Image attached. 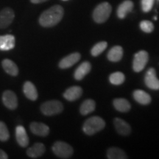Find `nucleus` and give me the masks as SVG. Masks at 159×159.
Instances as JSON below:
<instances>
[{
    "label": "nucleus",
    "instance_id": "23",
    "mask_svg": "<svg viewBox=\"0 0 159 159\" xmlns=\"http://www.w3.org/2000/svg\"><path fill=\"white\" fill-rule=\"evenodd\" d=\"M123 49L120 46L112 47L107 55V57L111 62H118L123 57Z\"/></svg>",
    "mask_w": 159,
    "mask_h": 159
},
{
    "label": "nucleus",
    "instance_id": "35",
    "mask_svg": "<svg viewBox=\"0 0 159 159\" xmlns=\"http://www.w3.org/2000/svg\"><path fill=\"white\" fill-rule=\"evenodd\" d=\"M157 1H158V2H159V0H157Z\"/></svg>",
    "mask_w": 159,
    "mask_h": 159
},
{
    "label": "nucleus",
    "instance_id": "10",
    "mask_svg": "<svg viewBox=\"0 0 159 159\" xmlns=\"http://www.w3.org/2000/svg\"><path fill=\"white\" fill-rule=\"evenodd\" d=\"M81 58V55L79 52H74L63 57L59 62V67L61 69H68L77 63Z\"/></svg>",
    "mask_w": 159,
    "mask_h": 159
},
{
    "label": "nucleus",
    "instance_id": "17",
    "mask_svg": "<svg viewBox=\"0 0 159 159\" xmlns=\"http://www.w3.org/2000/svg\"><path fill=\"white\" fill-rule=\"evenodd\" d=\"M133 8H134V2L130 0H125L119 5L117 8V16L121 19H125L128 13L133 11Z\"/></svg>",
    "mask_w": 159,
    "mask_h": 159
},
{
    "label": "nucleus",
    "instance_id": "2",
    "mask_svg": "<svg viewBox=\"0 0 159 159\" xmlns=\"http://www.w3.org/2000/svg\"><path fill=\"white\" fill-rule=\"evenodd\" d=\"M105 127L104 119L99 116H91L85 121L83 125V131L88 136H92L103 130Z\"/></svg>",
    "mask_w": 159,
    "mask_h": 159
},
{
    "label": "nucleus",
    "instance_id": "8",
    "mask_svg": "<svg viewBox=\"0 0 159 159\" xmlns=\"http://www.w3.org/2000/svg\"><path fill=\"white\" fill-rule=\"evenodd\" d=\"M14 17V12L10 7H5L2 10L0 11V28L5 29L11 25Z\"/></svg>",
    "mask_w": 159,
    "mask_h": 159
},
{
    "label": "nucleus",
    "instance_id": "21",
    "mask_svg": "<svg viewBox=\"0 0 159 159\" xmlns=\"http://www.w3.org/2000/svg\"><path fill=\"white\" fill-rule=\"evenodd\" d=\"M2 68L6 73L11 76H17L19 74V68L13 61L9 59L3 60L2 62Z\"/></svg>",
    "mask_w": 159,
    "mask_h": 159
},
{
    "label": "nucleus",
    "instance_id": "22",
    "mask_svg": "<svg viewBox=\"0 0 159 159\" xmlns=\"http://www.w3.org/2000/svg\"><path fill=\"white\" fill-rule=\"evenodd\" d=\"M113 105L116 111L122 113L128 112L130 110L131 105L128 100L124 98H116L113 101Z\"/></svg>",
    "mask_w": 159,
    "mask_h": 159
},
{
    "label": "nucleus",
    "instance_id": "13",
    "mask_svg": "<svg viewBox=\"0 0 159 159\" xmlns=\"http://www.w3.org/2000/svg\"><path fill=\"white\" fill-rule=\"evenodd\" d=\"M114 124L117 133L119 134L122 135V136H128L131 133V130H132L130 125L122 119L115 118L114 120Z\"/></svg>",
    "mask_w": 159,
    "mask_h": 159
},
{
    "label": "nucleus",
    "instance_id": "20",
    "mask_svg": "<svg viewBox=\"0 0 159 159\" xmlns=\"http://www.w3.org/2000/svg\"><path fill=\"white\" fill-rule=\"evenodd\" d=\"M133 97L135 100L141 105H149L152 101L150 95L143 90H135L133 93Z\"/></svg>",
    "mask_w": 159,
    "mask_h": 159
},
{
    "label": "nucleus",
    "instance_id": "29",
    "mask_svg": "<svg viewBox=\"0 0 159 159\" xmlns=\"http://www.w3.org/2000/svg\"><path fill=\"white\" fill-rule=\"evenodd\" d=\"M140 28L146 33H150L154 30V25L148 20H143L140 22Z\"/></svg>",
    "mask_w": 159,
    "mask_h": 159
},
{
    "label": "nucleus",
    "instance_id": "4",
    "mask_svg": "<svg viewBox=\"0 0 159 159\" xmlns=\"http://www.w3.org/2000/svg\"><path fill=\"white\" fill-rule=\"evenodd\" d=\"M63 111L62 102L58 100H49L41 105V113L45 116H53L61 114Z\"/></svg>",
    "mask_w": 159,
    "mask_h": 159
},
{
    "label": "nucleus",
    "instance_id": "1",
    "mask_svg": "<svg viewBox=\"0 0 159 159\" xmlns=\"http://www.w3.org/2000/svg\"><path fill=\"white\" fill-rule=\"evenodd\" d=\"M64 11L61 5H54L43 11L39 17V24L43 27H52L63 19Z\"/></svg>",
    "mask_w": 159,
    "mask_h": 159
},
{
    "label": "nucleus",
    "instance_id": "25",
    "mask_svg": "<svg viewBox=\"0 0 159 159\" xmlns=\"http://www.w3.org/2000/svg\"><path fill=\"white\" fill-rule=\"evenodd\" d=\"M107 158L108 159H127L128 156L122 149L111 148L107 151Z\"/></svg>",
    "mask_w": 159,
    "mask_h": 159
},
{
    "label": "nucleus",
    "instance_id": "30",
    "mask_svg": "<svg viewBox=\"0 0 159 159\" xmlns=\"http://www.w3.org/2000/svg\"><path fill=\"white\" fill-rule=\"evenodd\" d=\"M155 0H141L142 10L144 13H148L153 7Z\"/></svg>",
    "mask_w": 159,
    "mask_h": 159
},
{
    "label": "nucleus",
    "instance_id": "18",
    "mask_svg": "<svg viewBox=\"0 0 159 159\" xmlns=\"http://www.w3.org/2000/svg\"><path fill=\"white\" fill-rule=\"evenodd\" d=\"M24 94L27 99L35 101L38 99V91L35 85L30 81H26L23 86Z\"/></svg>",
    "mask_w": 159,
    "mask_h": 159
},
{
    "label": "nucleus",
    "instance_id": "7",
    "mask_svg": "<svg viewBox=\"0 0 159 159\" xmlns=\"http://www.w3.org/2000/svg\"><path fill=\"white\" fill-rule=\"evenodd\" d=\"M144 83L146 86L152 90H159V80L156 76V69L151 67L147 71L144 76Z\"/></svg>",
    "mask_w": 159,
    "mask_h": 159
},
{
    "label": "nucleus",
    "instance_id": "27",
    "mask_svg": "<svg viewBox=\"0 0 159 159\" xmlns=\"http://www.w3.org/2000/svg\"><path fill=\"white\" fill-rule=\"evenodd\" d=\"M107 47H108V43L106 41H100L96 43L91 50V55L94 57L98 56L106 49Z\"/></svg>",
    "mask_w": 159,
    "mask_h": 159
},
{
    "label": "nucleus",
    "instance_id": "12",
    "mask_svg": "<svg viewBox=\"0 0 159 159\" xmlns=\"http://www.w3.org/2000/svg\"><path fill=\"white\" fill-rule=\"evenodd\" d=\"M30 128L31 132L33 133V134L39 136L45 137L48 136L49 134V127L47 126V125L41 122H32L30 125Z\"/></svg>",
    "mask_w": 159,
    "mask_h": 159
},
{
    "label": "nucleus",
    "instance_id": "31",
    "mask_svg": "<svg viewBox=\"0 0 159 159\" xmlns=\"http://www.w3.org/2000/svg\"><path fill=\"white\" fill-rule=\"evenodd\" d=\"M8 158V156L5 151L1 150L0 149V159H7Z\"/></svg>",
    "mask_w": 159,
    "mask_h": 159
},
{
    "label": "nucleus",
    "instance_id": "19",
    "mask_svg": "<svg viewBox=\"0 0 159 159\" xmlns=\"http://www.w3.org/2000/svg\"><path fill=\"white\" fill-rule=\"evenodd\" d=\"M46 148L42 143H35L31 148L27 149V154L32 158H36L41 156L45 152Z\"/></svg>",
    "mask_w": 159,
    "mask_h": 159
},
{
    "label": "nucleus",
    "instance_id": "33",
    "mask_svg": "<svg viewBox=\"0 0 159 159\" xmlns=\"http://www.w3.org/2000/svg\"><path fill=\"white\" fill-rule=\"evenodd\" d=\"M154 19L155 20H157V17L156 16H154Z\"/></svg>",
    "mask_w": 159,
    "mask_h": 159
},
{
    "label": "nucleus",
    "instance_id": "15",
    "mask_svg": "<svg viewBox=\"0 0 159 159\" xmlns=\"http://www.w3.org/2000/svg\"><path fill=\"white\" fill-rule=\"evenodd\" d=\"M16 139L20 146L26 148L29 144V138L25 128L21 125H19L16 128Z\"/></svg>",
    "mask_w": 159,
    "mask_h": 159
},
{
    "label": "nucleus",
    "instance_id": "14",
    "mask_svg": "<svg viewBox=\"0 0 159 159\" xmlns=\"http://www.w3.org/2000/svg\"><path fill=\"white\" fill-rule=\"evenodd\" d=\"M15 44L16 39L13 35H0V50H11L14 48Z\"/></svg>",
    "mask_w": 159,
    "mask_h": 159
},
{
    "label": "nucleus",
    "instance_id": "9",
    "mask_svg": "<svg viewBox=\"0 0 159 159\" xmlns=\"http://www.w3.org/2000/svg\"><path fill=\"white\" fill-rule=\"evenodd\" d=\"M2 102L6 108L10 110H15L18 107V99L13 91L7 90L2 94Z\"/></svg>",
    "mask_w": 159,
    "mask_h": 159
},
{
    "label": "nucleus",
    "instance_id": "11",
    "mask_svg": "<svg viewBox=\"0 0 159 159\" xmlns=\"http://www.w3.org/2000/svg\"><path fill=\"white\" fill-rule=\"evenodd\" d=\"M82 88L78 85H74V86H71L65 91V92L63 93V97L69 102H73V101L78 99L82 96Z\"/></svg>",
    "mask_w": 159,
    "mask_h": 159
},
{
    "label": "nucleus",
    "instance_id": "6",
    "mask_svg": "<svg viewBox=\"0 0 159 159\" xmlns=\"http://www.w3.org/2000/svg\"><path fill=\"white\" fill-rule=\"evenodd\" d=\"M149 61V54L147 51L141 50L136 53L133 61V69L136 72H140L144 67Z\"/></svg>",
    "mask_w": 159,
    "mask_h": 159
},
{
    "label": "nucleus",
    "instance_id": "32",
    "mask_svg": "<svg viewBox=\"0 0 159 159\" xmlns=\"http://www.w3.org/2000/svg\"><path fill=\"white\" fill-rule=\"evenodd\" d=\"M48 1V0H30V2L33 4H39V3H42V2H45Z\"/></svg>",
    "mask_w": 159,
    "mask_h": 159
},
{
    "label": "nucleus",
    "instance_id": "34",
    "mask_svg": "<svg viewBox=\"0 0 159 159\" xmlns=\"http://www.w3.org/2000/svg\"><path fill=\"white\" fill-rule=\"evenodd\" d=\"M63 1H67V0H63Z\"/></svg>",
    "mask_w": 159,
    "mask_h": 159
},
{
    "label": "nucleus",
    "instance_id": "5",
    "mask_svg": "<svg viewBox=\"0 0 159 159\" xmlns=\"http://www.w3.org/2000/svg\"><path fill=\"white\" fill-rule=\"evenodd\" d=\"M55 156L61 158H69L73 155L74 150L70 144L64 142H56L52 148Z\"/></svg>",
    "mask_w": 159,
    "mask_h": 159
},
{
    "label": "nucleus",
    "instance_id": "24",
    "mask_svg": "<svg viewBox=\"0 0 159 159\" xmlns=\"http://www.w3.org/2000/svg\"><path fill=\"white\" fill-rule=\"evenodd\" d=\"M96 108V102L93 99H89L85 100L82 104H81L80 107V113L83 116L85 115H88L91 113H92L93 111Z\"/></svg>",
    "mask_w": 159,
    "mask_h": 159
},
{
    "label": "nucleus",
    "instance_id": "28",
    "mask_svg": "<svg viewBox=\"0 0 159 159\" xmlns=\"http://www.w3.org/2000/svg\"><path fill=\"white\" fill-rule=\"evenodd\" d=\"M10 139V133L6 125L0 121V141L6 142Z\"/></svg>",
    "mask_w": 159,
    "mask_h": 159
},
{
    "label": "nucleus",
    "instance_id": "26",
    "mask_svg": "<svg viewBox=\"0 0 159 159\" xmlns=\"http://www.w3.org/2000/svg\"><path fill=\"white\" fill-rule=\"evenodd\" d=\"M125 80V76L122 72L116 71L110 75L109 76V81L111 84L115 85H119L122 84Z\"/></svg>",
    "mask_w": 159,
    "mask_h": 159
},
{
    "label": "nucleus",
    "instance_id": "16",
    "mask_svg": "<svg viewBox=\"0 0 159 159\" xmlns=\"http://www.w3.org/2000/svg\"><path fill=\"white\" fill-rule=\"evenodd\" d=\"M91 70V65L89 61L83 62L76 69L74 73V77L76 80H81L87 75L90 72Z\"/></svg>",
    "mask_w": 159,
    "mask_h": 159
},
{
    "label": "nucleus",
    "instance_id": "3",
    "mask_svg": "<svg viewBox=\"0 0 159 159\" xmlns=\"http://www.w3.org/2000/svg\"><path fill=\"white\" fill-rule=\"evenodd\" d=\"M112 7L108 2L100 3L95 7L93 11V19L95 22L98 24L104 23L110 16Z\"/></svg>",
    "mask_w": 159,
    "mask_h": 159
}]
</instances>
